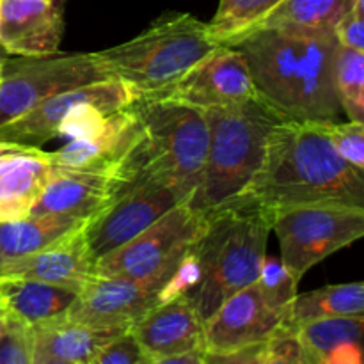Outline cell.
I'll list each match as a JSON object with an SVG mask.
<instances>
[{
	"mask_svg": "<svg viewBox=\"0 0 364 364\" xmlns=\"http://www.w3.org/2000/svg\"><path fill=\"white\" fill-rule=\"evenodd\" d=\"M334 31L256 28L231 46L244 55L256 95L288 121H336Z\"/></svg>",
	"mask_w": 364,
	"mask_h": 364,
	"instance_id": "1",
	"label": "cell"
},
{
	"mask_svg": "<svg viewBox=\"0 0 364 364\" xmlns=\"http://www.w3.org/2000/svg\"><path fill=\"white\" fill-rule=\"evenodd\" d=\"M244 198L270 213L306 205L364 208V174L345 162L313 121H281ZM240 198V196H238Z\"/></svg>",
	"mask_w": 364,
	"mask_h": 364,
	"instance_id": "2",
	"label": "cell"
},
{
	"mask_svg": "<svg viewBox=\"0 0 364 364\" xmlns=\"http://www.w3.org/2000/svg\"><path fill=\"white\" fill-rule=\"evenodd\" d=\"M270 233L272 213L244 196L205 213L192 244L201 276L188 295L203 322L226 299L258 279Z\"/></svg>",
	"mask_w": 364,
	"mask_h": 364,
	"instance_id": "3",
	"label": "cell"
},
{
	"mask_svg": "<svg viewBox=\"0 0 364 364\" xmlns=\"http://www.w3.org/2000/svg\"><path fill=\"white\" fill-rule=\"evenodd\" d=\"M132 107L137 114L139 130L132 148L114 169L119 187L139 180H160L192 196L208 151L205 112L155 98L135 100Z\"/></svg>",
	"mask_w": 364,
	"mask_h": 364,
	"instance_id": "4",
	"label": "cell"
},
{
	"mask_svg": "<svg viewBox=\"0 0 364 364\" xmlns=\"http://www.w3.org/2000/svg\"><path fill=\"white\" fill-rule=\"evenodd\" d=\"M208 151L198 185L188 199L196 212H212L244 194L262 167L270 130L287 117L258 95L240 105L205 110Z\"/></svg>",
	"mask_w": 364,
	"mask_h": 364,
	"instance_id": "5",
	"label": "cell"
},
{
	"mask_svg": "<svg viewBox=\"0 0 364 364\" xmlns=\"http://www.w3.org/2000/svg\"><path fill=\"white\" fill-rule=\"evenodd\" d=\"M215 46L205 21L188 13H167L137 38L95 55L110 78L130 89L135 102L173 85Z\"/></svg>",
	"mask_w": 364,
	"mask_h": 364,
	"instance_id": "6",
	"label": "cell"
},
{
	"mask_svg": "<svg viewBox=\"0 0 364 364\" xmlns=\"http://www.w3.org/2000/svg\"><path fill=\"white\" fill-rule=\"evenodd\" d=\"M272 233L281 263L297 283L327 256L364 235V208L348 205H306L272 213Z\"/></svg>",
	"mask_w": 364,
	"mask_h": 364,
	"instance_id": "7",
	"label": "cell"
},
{
	"mask_svg": "<svg viewBox=\"0 0 364 364\" xmlns=\"http://www.w3.org/2000/svg\"><path fill=\"white\" fill-rule=\"evenodd\" d=\"M110 78L92 53H52L4 59L0 70V127L18 119L57 92Z\"/></svg>",
	"mask_w": 364,
	"mask_h": 364,
	"instance_id": "8",
	"label": "cell"
},
{
	"mask_svg": "<svg viewBox=\"0 0 364 364\" xmlns=\"http://www.w3.org/2000/svg\"><path fill=\"white\" fill-rule=\"evenodd\" d=\"M203 220L205 213L181 203L130 242L96 259V276L130 281L171 276L201 231Z\"/></svg>",
	"mask_w": 364,
	"mask_h": 364,
	"instance_id": "9",
	"label": "cell"
},
{
	"mask_svg": "<svg viewBox=\"0 0 364 364\" xmlns=\"http://www.w3.org/2000/svg\"><path fill=\"white\" fill-rule=\"evenodd\" d=\"M188 199L185 188L160 180H139L119 187L112 201L84 226L95 258L116 251Z\"/></svg>",
	"mask_w": 364,
	"mask_h": 364,
	"instance_id": "10",
	"label": "cell"
},
{
	"mask_svg": "<svg viewBox=\"0 0 364 364\" xmlns=\"http://www.w3.org/2000/svg\"><path fill=\"white\" fill-rule=\"evenodd\" d=\"M255 96L256 89L244 55L231 45H217L180 80L149 98L183 103L205 112L240 105Z\"/></svg>",
	"mask_w": 364,
	"mask_h": 364,
	"instance_id": "11",
	"label": "cell"
},
{
	"mask_svg": "<svg viewBox=\"0 0 364 364\" xmlns=\"http://www.w3.org/2000/svg\"><path fill=\"white\" fill-rule=\"evenodd\" d=\"M167 279L169 276L151 281L95 276L77 295L66 318L96 329L130 331L159 304L160 291Z\"/></svg>",
	"mask_w": 364,
	"mask_h": 364,
	"instance_id": "12",
	"label": "cell"
},
{
	"mask_svg": "<svg viewBox=\"0 0 364 364\" xmlns=\"http://www.w3.org/2000/svg\"><path fill=\"white\" fill-rule=\"evenodd\" d=\"M134 102L130 89L117 78L92 82L80 87L68 89L38 103L18 119L0 127V141L41 148L45 142L57 139L60 124L71 110L84 103H100L110 110H119Z\"/></svg>",
	"mask_w": 364,
	"mask_h": 364,
	"instance_id": "13",
	"label": "cell"
},
{
	"mask_svg": "<svg viewBox=\"0 0 364 364\" xmlns=\"http://www.w3.org/2000/svg\"><path fill=\"white\" fill-rule=\"evenodd\" d=\"M290 326V315L270 304L258 284L237 291L205 322V352H226L267 343Z\"/></svg>",
	"mask_w": 364,
	"mask_h": 364,
	"instance_id": "14",
	"label": "cell"
},
{
	"mask_svg": "<svg viewBox=\"0 0 364 364\" xmlns=\"http://www.w3.org/2000/svg\"><path fill=\"white\" fill-rule=\"evenodd\" d=\"M84 226L75 228L27 258L6 265L0 270V277L41 281L80 294L96 276V258L87 244Z\"/></svg>",
	"mask_w": 364,
	"mask_h": 364,
	"instance_id": "15",
	"label": "cell"
},
{
	"mask_svg": "<svg viewBox=\"0 0 364 364\" xmlns=\"http://www.w3.org/2000/svg\"><path fill=\"white\" fill-rule=\"evenodd\" d=\"M130 333L149 361L205 352V322L188 295L156 304Z\"/></svg>",
	"mask_w": 364,
	"mask_h": 364,
	"instance_id": "16",
	"label": "cell"
},
{
	"mask_svg": "<svg viewBox=\"0 0 364 364\" xmlns=\"http://www.w3.org/2000/svg\"><path fill=\"white\" fill-rule=\"evenodd\" d=\"M114 171H77L52 167L31 215H66L89 220L117 194Z\"/></svg>",
	"mask_w": 364,
	"mask_h": 364,
	"instance_id": "17",
	"label": "cell"
},
{
	"mask_svg": "<svg viewBox=\"0 0 364 364\" xmlns=\"http://www.w3.org/2000/svg\"><path fill=\"white\" fill-rule=\"evenodd\" d=\"M63 11L45 0H0V46L16 57L57 53L64 34Z\"/></svg>",
	"mask_w": 364,
	"mask_h": 364,
	"instance_id": "18",
	"label": "cell"
},
{
	"mask_svg": "<svg viewBox=\"0 0 364 364\" xmlns=\"http://www.w3.org/2000/svg\"><path fill=\"white\" fill-rule=\"evenodd\" d=\"M139 121L132 103L109 114L96 134L68 141L57 151H48L52 167L77 171H114L137 137Z\"/></svg>",
	"mask_w": 364,
	"mask_h": 364,
	"instance_id": "19",
	"label": "cell"
},
{
	"mask_svg": "<svg viewBox=\"0 0 364 364\" xmlns=\"http://www.w3.org/2000/svg\"><path fill=\"white\" fill-rule=\"evenodd\" d=\"M77 295L41 281L0 277V309L9 320L31 329L66 316Z\"/></svg>",
	"mask_w": 364,
	"mask_h": 364,
	"instance_id": "20",
	"label": "cell"
},
{
	"mask_svg": "<svg viewBox=\"0 0 364 364\" xmlns=\"http://www.w3.org/2000/svg\"><path fill=\"white\" fill-rule=\"evenodd\" d=\"M36 359H60V361L87 364L92 355L109 341L127 331L96 329L84 323L71 322L66 316L34 327Z\"/></svg>",
	"mask_w": 364,
	"mask_h": 364,
	"instance_id": "21",
	"label": "cell"
},
{
	"mask_svg": "<svg viewBox=\"0 0 364 364\" xmlns=\"http://www.w3.org/2000/svg\"><path fill=\"white\" fill-rule=\"evenodd\" d=\"M52 166L36 156H11L0 160V224L31 215Z\"/></svg>",
	"mask_w": 364,
	"mask_h": 364,
	"instance_id": "22",
	"label": "cell"
},
{
	"mask_svg": "<svg viewBox=\"0 0 364 364\" xmlns=\"http://www.w3.org/2000/svg\"><path fill=\"white\" fill-rule=\"evenodd\" d=\"M85 223L87 220L66 215H28L0 224V270L9 263L27 258Z\"/></svg>",
	"mask_w": 364,
	"mask_h": 364,
	"instance_id": "23",
	"label": "cell"
},
{
	"mask_svg": "<svg viewBox=\"0 0 364 364\" xmlns=\"http://www.w3.org/2000/svg\"><path fill=\"white\" fill-rule=\"evenodd\" d=\"M331 316H364V284L361 281L329 284L308 294H297L290 309V326Z\"/></svg>",
	"mask_w": 364,
	"mask_h": 364,
	"instance_id": "24",
	"label": "cell"
},
{
	"mask_svg": "<svg viewBox=\"0 0 364 364\" xmlns=\"http://www.w3.org/2000/svg\"><path fill=\"white\" fill-rule=\"evenodd\" d=\"M354 0H283L256 28L334 31ZM255 28V31H256Z\"/></svg>",
	"mask_w": 364,
	"mask_h": 364,
	"instance_id": "25",
	"label": "cell"
},
{
	"mask_svg": "<svg viewBox=\"0 0 364 364\" xmlns=\"http://www.w3.org/2000/svg\"><path fill=\"white\" fill-rule=\"evenodd\" d=\"M283 0H219L208 21V32L217 45H233L255 31Z\"/></svg>",
	"mask_w": 364,
	"mask_h": 364,
	"instance_id": "26",
	"label": "cell"
},
{
	"mask_svg": "<svg viewBox=\"0 0 364 364\" xmlns=\"http://www.w3.org/2000/svg\"><path fill=\"white\" fill-rule=\"evenodd\" d=\"M364 316H331L295 327L297 336L315 364L345 343L361 341Z\"/></svg>",
	"mask_w": 364,
	"mask_h": 364,
	"instance_id": "27",
	"label": "cell"
},
{
	"mask_svg": "<svg viewBox=\"0 0 364 364\" xmlns=\"http://www.w3.org/2000/svg\"><path fill=\"white\" fill-rule=\"evenodd\" d=\"M333 77L341 110L350 121L364 123V52L338 45Z\"/></svg>",
	"mask_w": 364,
	"mask_h": 364,
	"instance_id": "28",
	"label": "cell"
},
{
	"mask_svg": "<svg viewBox=\"0 0 364 364\" xmlns=\"http://www.w3.org/2000/svg\"><path fill=\"white\" fill-rule=\"evenodd\" d=\"M255 283L258 284L259 291L270 304L290 315L291 302L297 295L299 283L288 274V270L284 269L279 258L265 256L262 269H259L258 279Z\"/></svg>",
	"mask_w": 364,
	"mask_h": 364,
	"instance_id": "29",
	"label": "cell"
},
{
	"mask_svg": "<svg viewBox=\"0 0 364 364\" xmlns=\"http://www.w3.org/2000/svg\"><path fill=\"white\" fill-rule=\"evenodd\" d=\"M320 132L326 135L338 155L355 167L364 171V123L348 121V123H336V121H313Z\"/></svg>",
	"mask_w": 364,
	"mask_h": 364,
	"instance_id": "30",
	"label": "cell"
},
{
	"mask_svg": "<svg viewBox=\"0 0 364 364\" xmlns=\"http://www.w3.org/2000/svg\"><path fill=\"white\" fill-rule=\"evenodd\" d=\"M0 364H34V331L7 318L0 336Z\"/></svg>",
	"mask_w": 364,
	"mask_h": 364,
	"instance_id": "31",
	"label": "cell"
},
{
	"mask_svg": "<svg viewBox=\"0 0 364 364\" xmlns=\"http://www.w3.org/2000/svg\"><path fill=\"white\" fill-rule=\"evenodd\" d=\"M262 364H315L294 327H284L265 345Z\"/></svg>",
	"mask_w": 364,
	"mask_h": 364,
	"instance_id": "32",
	"label": "cell"
},
{
	"mask_svg": "<svg viewBox=\"0 0 364 364\" xmlns=\"http://www.w3.org/2000/svg\"><path fill=\"white\" fill-rule=\"evenodd\" d=\"M148 355L130 331L119 334L100 348L87 364H149Z\"/></svg>",
	"mask_w": 364,
	"mask_h": 364,
	"instance_id": "33",
	"label": "cell"
},
{
	"mask_svg": "<svg viewBox=\"0 0 364 364\" xmlns=\"http://www.w3.org/2000/svg\"><path fill=\"white\" fill-rule=\"evenodd\" d=\"M334 36L341 46L364 52V11L350 7L334 25Z\"/></svg>",
	"mask_w": 364,
	"mask_h": 364,
	"instance_id": "34",
	"label": "cell"
},
{
	"mask_svg": "<svg viewBox=\"0 0 364 364\" xmlns=\"http://www.w3.org/2000/svg\"><path fill=\"white\" fill-rule=\"evenodd\" d=\"M267 343L249 345L226 352H203V364H262Z\"/></svg>",
	"mask_w": 364,
	"mask_h": 364,
	"instance_id": "35",
	"label": "cell"
},
{
	"mask_svg": "<svg viewBox=\"0 0 364 364\" xmlns=\"http://www.w3.org/2000/svg\"><path fill=\"white\" fill-rule=\"evenodd\" d=\"M11 156H36V159H45L48 151H43L41 148L25 144H14V142L0 141V160L11 159Z\"/></svg>",
	"mask_w": 364,
	"mask_h": 364,
	"instance_id": "36",
	"label": "cell"
},
{
	"mask_svg": "<svg viewBox=\"0 0 364 364\" xmlns=\"http://www.w3.org/2000/svg\"><path fill=\"white\" fill-rule=\"evenodd\" d=\"M149 364H203V352H188V354L173 355L151 361Z\"/></svg>",
	"mask_w": 364,
	"mask_h": 364,
	"instance_id": "37",
	"label": "cell"
},
{
	"mask_svg": "<svg viewBox=\"0 0 364 364\" xmlns=\"http://www.w3.org/2000/svg\"><path fill=\"white\" fill-rule=\"evenodd\" d=\"M34 364H75V363L60 361V359H36Z\"/></svg>",
	"mask_w": 364,
	"mask_h": 364,
	"instance_id": "38",
	"label": "cell"
},
{
	"mask_svg": "<svg viewBox=\"0 0 364 364\" xmlns=\"http://www.w3.org/2000/svg\"><path fill=\"white\" fill-rule=\"evenodd\" d=\"M6 327H7V316L4 315V311H2V309H0V336H2V334H4Z\"/></svg>",
	"mask_w": 364,
	"mask_h": 364,
	"instance_id": "39",
	"label": "cell"
},
{
	"mask_svg": "<svg viewBox=\"0 0 364 364\" xmlns=\"http://www.w3.org/2000/svg\"><path fill=\"white\" fill-rule=\"evenodd\" d=\"M45 2L53 4V6H57V7H60V9H64V4H66V0H45Z\"/></svg>",
	"mask_w": 364,
	"mask_h": 364,
	"instance_id": "40",
	"label": "cell"
},
{
	"mask_svg": "<svg viewBox=\"0 0 364 364\" xmlns=\"http://www.w3.org/2000/svg\"><path fill=\"white\" fill-rule=\"evenodd\" d=\"M2 60H4V59H2V57H0V70H2Z\"/></svg>",
	"mask_w": 364,
	"mask_h": 364,
	"instance_id": "41",
	"label": "cell"
}]
</instances>
